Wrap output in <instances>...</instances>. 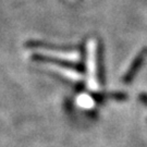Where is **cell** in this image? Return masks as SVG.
Instances as JSON below:
<instances>
[{"mask_svg":"<svg viewBox=\"0 0 147 147\" xmlns=\"http://www.w3.org/2000/svg\"><path fill=\"white\" fill-rule=\"evenodd\" d=\"M97 47L98 42L95 38H89L86 44V84L92 92L99 90L97 74Z\"/></svg>","mask_w":147,"mask_h":147,"instance_id":"1","label":"cell"},{"mask_svg":"<svg viewBox=\"0 0 147 147\" xmlns=\"http://www.w3.org/2000/svg\"><path fill=\"white\" fill-rule=\"evenodd\" d=\"M33 49H35L37 53L40 55H45L51 58L60 59L64 61H70V62H79L81 59V53L79 50H68V49H59V48H53V47H46V46H33Z\"/></svg>","mask_w":147,"mask_h":147,"instance_id":"2","label":"cell"},{"mask_svg":"<svg viewBox=\"0 0 147 147\" xmlns=\"http://www.w3.org/2000/svg\"><path fill=\"white\" fill-rule=\"evenodd\" d=\"M42 65H44L46 69L53 71L55 73L61 75L62 78L70 80V81H73V82H81L83 80V74L79 72V71H75L73 69L65 68L62 65H58V64H55L51 62H44L42 63Z\"/></svg>","mask_w":147,"mask_h":147,"instance_id":"3","label":"cell"},{"mask_svg":"<svg viewBox=\"0 0 147 147\" xmlns=\"http://www.w3.org/2000/svg\"><path fill=\"white\" fill-rule=\"evenodd\" d=\"M146 55H147V50L145 49V50H143L142 53L137 56L136 59L134 60V62L132 63V65L130 67V69H129L127 73H126L125 76H124V81H125V82H129V81L133 78V75L136 73V71L138 70V68L141 67V64H142L143 60H144Z\"/></svg>","mask_w":147,"mask_h":147,"instance_id":"4","label":"cell"},{"mask_svg":"<svg viewBox=\"0 0 147 147\" xmlns=\"http://www.w3.org/2000/svg\"><path fill=\"white\" fill-rule=\"evenodd\" d=\"M94 99L87 94H81L76 98V105L84 109H89V108L94 107Z\"/></svg>","mask_w":147,"mask_h":147,"instance_id":"5","label":"cell"}]
</instances>
